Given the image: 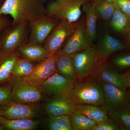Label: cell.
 Instances as JSON below:
<instances>
[{"instance_id":"cell-1","label":"cell","mask_w":130,"mask_h":130,"mask_svg":"<svg viewBox=\"0 0 130 130\" xmlns=\"http://www.w3.org/2000/svg\"><path fill=\"white\" fill-rule=\"evenodd\" d=\"M7 14L13 19L12 26L47 15L46 8L39 0H5L0 7V16Z\"/></svg>"},{"instance_id":"cell-2","label":"cell","mask_w":130,"mask_h":130,"mask_svg":"<svg viewBox=\"0 0 130 130\" xmlns=\"http://www.w3.org/2000/svg\"><path fill=\"white\" fill-rule=\"evenodd\" d=\"M69 95L76 104H91L105 108L102 84L96 75L76 80Z\"/></svg>"},{"instance_id":"cell-3","label":"cell","mask_w":130,"mask_h":130,"mask_svg":"<svg viewBox=\"0 0 130 130\" xmlns=\"http://www.w3.org/2000/svg\"><path fill=\"white\" fill-rule=\"evenodd\" d=\"M89 0H54L49 3L47 14L57 20L76 23L81 14V7Z\"/></svg>"},{"instance_id":"cell-4","label":"cell","mask_w":130,"mask_h":130,"mask_svg":"<svg viewBox=\"0 0 130 130\" xmlns=\"http://www.w3.org/2000/svg\"><path fill=\"white\" fill-rule=\"evenodd\" d=\"M76 72L78 79H82L95 75L105 64L97 53L96 47L77 53L71 56Z\"/></svg>"},{"instance_id":"cell-5","label":"cell","mask_w":130,"mask_h":130,"mask_svg":"<svg viewBox=\"0 0 130 130\" xmlns=\"http://www.w3.org/2000/svg\"><path fill=\"white\" fill-rule=\"evenodd\" d=\"M9 83L13 101L24 104H40L45 99L39 86L24 78L12 77Z\"/></svg>"},{"instance_id":"cell-6","label":"cell","mask_w":130,"mask_h":130,"mask_svg":"<svg viewBox=\"0 0 130 130\" xmlns=\"http://www.w3.org/2000/svg\"><path fill=\"white\" fill-rule=\"evenodd\" d=\"M77 23L66 20L61 21L55 27L43 43V47L49 55L58 54L76 28Z\"/></svg>"},{"instance_id":"cell-7","label":"cell","mask_w":130,"mask_h":130,"mask_svg":"<svg viewBox=\"0 0 130 130\" xmlns=\"http://www.w3.org/2000/svg\"><path fill=\"white\" fill-rule=\"evenodd\" d=\"M44 110L40 104H26L11 101L0 108V113L8 119H36L42 116Z\"/></svg>"},{"instance_id":"cell-8","label":"cell","mask_w":130,"mask_h":130,"mask_svg":"<svg viewBox=\"0 0 130 130\" xmlns=\"http://www.w3.org/2000/svg\"><path fill=\"white\" fill-rule=\"evenodd\" d=\"M27 23L12 26L7 31L1 40L0 58L16 51L19 47L25 44L28 38Z\"/></svg>"},{"instance_id":"cell-9","label":"cell","mask_w":130,"mask_h":130,"mask_svg":"<svg viewBox=\"0 0 130 130\" xmlns=\"http://www.w3.org/2000/svg\"><path fill=\"white\" fill-rule=\"evenodd\" d=\"M93 42L86 34V21L78 22L76 28L59 53L71 56L93 46Z\"/></svg>"},{"instance_id":"cell-10","label":"cell","mask_w":130,"mask_h":130,"mask_svg":"<svg viewBox=\"0 0 130 130\" xmlns=\"http://www.w3.org/2000/svg\"><path fill=\"white\" fill-rule=\"evenodd\" d=\"M105 108L108 112L116 111L130 106V92L113 85L102 83Z\"/></svg>"},{"instance_id":"cell-11","label":"cell","mask_w":130,"mask_h":130,"mask_svg":"<svg viewBox=\"0 0 130 130\" xmlns=\"http://www.w3.org/2000/svg\"><path fill=\"white\" fill-rule=\"evenodd\" d=\"M74 82L57 72L50 77L40 87L45 98L48 99L69 95Z\"/></svg>"},{"instance_id":"cell-12","label":"cell","mask_w":130,"mask_h":130,"mask_svg":"<svg viewBox=\"0 0 130 130\" xmlns=\"http://www.w3.org/2000/svg\"><path fill=\"white\" fill-rule=\"evenodd\" d=\"M29 23L30 32L28 42L41 45L58 24L57 20L48 15L37 19Z\"/></svg>"},{"instance_id":"cell-13","label":"cell","mask_w":130,"mask_h":130,"mask_svg":"<svg viewBox=\"0 0 130 130\" xmlns=\"http://www.w3.org/2000/svg\"><path fill=\"white\" fill-rule=\"evenodd\" d=\"M76 105L69 95H67L47 99L42 107L48 116H70L75 111Z\"/></svg>"},{"instance_id":"cell-14","label":"cell","mask_w":130,"mask_h":130,"mask_svg":"<svg viewBox=\"0 0 130 130\" xmlns=\"http://www.w3.org/2000/svg\"><path fill=\"white\" fill-rule=\"evenodd\" d=\"M57 72L55 55H49L46 60L37 64L31 74L23 78L40 87L50 77Z\"/></svg>"},{"instance_id":"cell-15","label":"cell","mask_w":130,"mask_h":130,"mask_svg":"<svg viewBox=\"0 0 130 130\" xmlns=\"http://www.w3.org/2000/svg\"><path fill=\"white\" fill-rule=\"evenodd\" d=\"M95 75L101 83L113 85L124 90L129 89L124 74L119 73L106 63L101 66Z\"/></svg>"},{"instance_id":"cell-16","label":"cell","mask_w":130,"mask_h":130,"mask_svg":"<svg viewBox=\"0 0 130 130\" xmlns=\"http://www.w3.org/2000/svg\"><path fill=\"white\" fill-rule=\"evenodd\" d=\"M96 47L98 55L104 63H106L107 59L112 54L126 48L125 44L108 34L104 35Z\"/></svg>"},{"instance_id":"cell-17","label":"cell","mask_w":130,"mask_h":130,"mask_svg":"<svg viewBox=\"0 0 130 130\" xmlns=\"http://www.w3.org/2000/svg\"><path fill=\"white\" fill-rule=\"evenodd\" d=\"M17 51L22 58L36 64L45 60L49 56L43 45L29 42L18 48Z\"/></svg>"},{"instance_id":"cell-18","label":"cell","mask_w":130,"mask_h":130,"mask_svg":"<svg viewBox=\"0 0 130 130\" xmlns=\"http://www.w3.org/2000/svg\"><path fill=\"white\" fill-rule=\"evenodd\" d=\"M20 57L16 51L0 58V85L6 84L10 82L12 78V70Z\"/></svg>"},{"instance_id":"cell-19","label":"cell","mask_w":130,"mask_h":130,"mask_svg":"<svg viewBox=\"0 0 130 130\" xmlns=\"http://www.w3.org/2000/svg\"><path fill=\"white\" fill-rule=\"evenodd\" d=\"M55 62L59 74L72 81L78 79L71 56L58 53L55 54Z\"/></svg>"},{"instance_id":"cell-20","label":"cell","mask_w":130,"mask_h":130,"mask_svg":"<svg viewBox=\"0 0 130 130\" xmlns=\"http://www.w3.org/2000/svg\"><path fill=\"white\" fill-rule=\"evenodd\" d=\"M82 9L86 14V34L92 42L96 38V23L98 14L93 2L89 0L82 5Z\"/></svg>"},{"instance_id":"cell-21","label":"cell","mask_w":130,"mask_h":130,"mask_svg":"<svg viewBox=\"0 0 130 130\" xmlns=\"http://www.w3.org/2000/svg\"><path fill=\"white\" fill-rule=\"evenodd\" d=\"M75 111L83 115L98 123L109 118L106 109L105 107L96 105L76 104Z\"/></svg>"},{"instance_id":"cell-22","label":"cell","mask_w":130,"mask_h":130,"mask_svg":"<svg viewBox=\"0 0 130 130\" xmlns=\"http://www.w3.org/2000/svg\"><path fill=\"white\" fill-rule=\"evenodd\" d=\"M40 121L36 119H20L10 120L6 118L0 123L5 129L31 130L39 125Z\"/></svg>"},{"instance_id":"cell-23","label":"cell","mask_w":130,"mask_h":130,"mask_svg":"<svg viewBox=\"0 0 130 130\" xmlns=\"http://www.w3.org/2000/svg\"><path fill=\"white\" fill-rule=\"evenodd\" d=\"M111 19L110 25L114 30L120 34H128L130 19L117 6Z\"/></svg>"},{"instance_id":"cell-24","label":"cell","mask_w":130,"mask_h":130,"mask_svg":"<svg viewBox=\"0 0 130 130\" xmlns=\"http://www.w3.org/2000/svg\"><path fill=\"white\" fill-rule=\"evenodd\" d=\"M37 64L21 56L18 60L12 70V77L23 78L32 73Z\"/></svg>"},{"instance_id":"cell-25","label":"cell","mask_w":130,"mask_h":130,"mask_svg":"<svg viewBox=\"0 0 130 130\" xmlns=\"http://www.w3.org/2000/svg\"><path fill=\"white\" fill-rule=\"evenodd\" d=\"M70 117L73 130H93L98 123L76 111L73 113Z\"/></svg>"},{"instance_id":"cell-26","label":"cell","mask_w":130,"mask_h":130,"mask_svg":"<svg viewBox=\"0 0 130 130\" xmlns=\"http://www.w3.org/2000/svg\"><path fill=\"white\" fill-rule=\"evenodd\" d=\"M46 123L48 130H72L70 117L68 115L48 116Z\"/></svg>"},{"instance_id":"cell-27","label":"cell","mask_w":130,"mask_h":130,"mask_svg":"<svg viewBox=\"0 0 130 130\" xmlns=\"http://www.w3.org/2000/svg\"><path fill=\"white\" fill-rule=\"evenodd\" d=\"M108 116L118 124L120 130H130V106L123 109L108 112Z\"/></svg>"},{"instance_id":"cell-28","label":"cell","mask_w":130,"mask_h":130,"mask_svg":"<svg viewBox=\"0 0 130 130\" xmlns=\"http://www.w3.org/2000/svg\"><path fill=\"white\" fill-rule=\"evenodd\" d=\"M92 1L94 5L98 16L105 21L111 19L116 7L114 2L105 0Z\"/></svg>"},{"instance_id":"cell-29","label":"cell","mask_w":130,"mask_h":130,"mask_svg":"<svg viewBox=\"0 0 130 130\" xmlns=\"http://www.w3.org/2000/svg\"><path fill=\"white\" fill-rule=\"evenodd\" d=\"M11 101V87L10 83L0 85V108Z\"/></svg>"},{"instance_id":"cell-30","label":"cell","mask_w":130,"mask_h":130,"mask_svg":"<svg viewBox=\"0 0 130 130\" xmlns=\"http://www.w3.org/2000/svg\"><path fill=\"white\" fill-rule=\"evenodd\" d=\"M112 63L115 66L120 70L130 67V54L123 55L114 58Z\"/></svg>"},{"instance_id":"cell-31","label":"cell","mask_w":130,"mask_h":130,"mask_svg":"<svg viewBox=\"0 0 130 130\" xmlns=\"http://www.w3.org/2000/svg\"><path fill=\"white\" fill-rule=\"evenodd\" d=\"M118 124L113 119L108 118L98 123L93 130H119Z\"/></svg>"},{"instance_id":"cell-32","label":"cell","mask_w":130,"mask_h":130,"mask_svg":"<svg viewBox=\"0 0 130 130\" xmlns=\"http://www.w3.org/2000/svg\"><path fill=\"white\" fill-rule=\"evenodd\" d=\"M113 2L130 19V0H114Z\"/></svg>"},{"instance_id":"cell-33","label":"cell","mask_w":130,"mask_h":130,"mask_svg":"<svg viewBox=\"0 0 130 130\" xmlns=\"http://www.w3.org/2000/svg\"><path fill=\"white\" fill-rule=\"evenodd\" d=\"M0 4V7H1ZM9 25L8 21L2 16H0V32Z\"/></svg>"},{"instance_id":"cell-34","label":"cell","mask_w":130,"mask_h":130,"mask_svg":"<svg viewBox=\"0 0 130 130\" xmlns=\"http://www.w3.org/2000/svg\"><path fill=\"white\" fill-rule=\"evenodd\" d=\"M124 75L127 81L129 88H130V70H127L124 73Z\"/></svg>"},{"instance_id":"cell-35","label":"cell","mask_w":130,"mask_h":130,"mask_svg":"<svg viewBox=\"0 0 130 130\" xmlns=\"http://www.w3.org/2000/svg\"><path fill=\"white\" fill-rule=\"evenodd\" d=\"M127 43L128 46L130 48V29L129 30V32L128 33V36H127Z\"/></svg>"},{"instance_id":"cell-36","label":"cell","mask_w":130,"mask_h":130,"mask_svg":"<svg viewBox=\"0 0 130 130\" xmlns=\"http://www.w3.org/2000/svg\"><path fill=\"white\" fill-rule=\"evenodd\" d=\"M6 119V118H5V117H3V116H2V115H1V113H0V123H1L4 120H5V119Z\"/></svg>"},{"instance_id":"cell-37","label":"cell","mask_w":130,"mask_h":130,"mask_svg":"<svg viewBox=\"0 0 130 130\" xmlns=\"http://www.w3.org/2000/svg\"><path fill=\"white\" fill-rule=\"evenodd\" d=\"M4 129H5V128H4V127H3V126L0 124V130H3Z\"/></svg>"},{"instance_id":"cell-38","label":"cell","mask_w":130,"mask_h":130,"mask_svg":"<svg viewBox=\"0 0 130 130\" xmlns=\"http://www.w3.org/2000/svg\"><path fill=\"white\" fill-rule=\"evenodd\" d=\"M1 38H0V50H1Z\"/></svg>"},{"instance_id":"cell-39","label":"cell","mask_w":130,"mask_h":130,"mask_svg":"<svg viewBox=\"0 0 130 130\" xmlns=\"http://www.w3.org/2000/svg\"><path fill=\"white\" fill-rule=\"evenodd\" d=\"M92 1H94V0H92ZM105 1H108L109 2H113L114 1V0H105Z\"/></svg>"},{"instance_id":"cell-40","label":"cell","mask_w":130,"mask_h":130,"mask_svg":"<svg viewBox=\"0 0 130 130\" xmlns=\"http://www.w3.org/2000/svg\"><path fill=\"white\" fill-rule=\"evenodd\" d=\"M129 91L130 92V88H129Z\"/></svg>"}]
</instances>
